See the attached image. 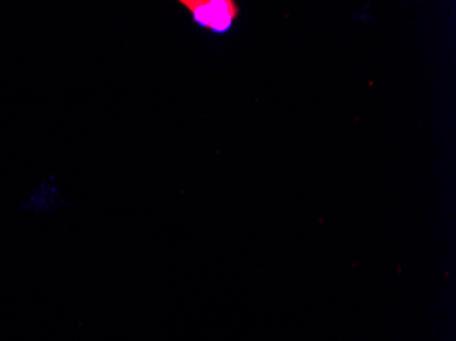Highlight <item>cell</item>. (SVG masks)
Returning <instances> with one entry per match:
<instances>
[{"mask_svg":"<svg viewBox=\"0 0 456 341\" xmlns=\"http://www.w3.org/2000/svg\"><path fill=\"white\" fill-rule=\"evenodd\" d=\"M200 29L214 35H225L240 18V7L235 0H179Z\"/></svg>","mask_w":456,"mask_h":341,"instance_id":"1","label":"cell"}]
</instances>
